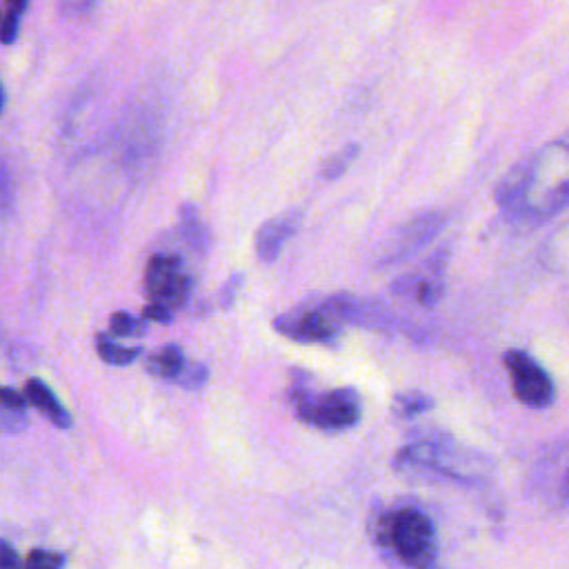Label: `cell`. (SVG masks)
I'll return each mask as SVG.
<instances>
[{
  "instance_id": "6da1fadb",
  "label": "cell",
  "mask_w": 569,
  "mask_h": 569,
  "mask_svg": "<svg viewBox=\"0 0 569 569\" xmlns=\"http://www.w3.org/2000/svg\"><path fill=\"white\" fill-rule=\"evenodd\" d=\"M529 189L516 223L547 221L569 207V145L552 143L529 156Z\"/></svg>"
},
{
  "instance_id": "7a4b0ae2",
  "label": "cell",
  "mask_w": 569,
  "mask_h": 569,
  "mask_svg": "<svg viewBox=\"0 0 569 569\" xmlns=\"http://www.w3.org/2000/svg\"><path fill=\"white\" fill-rule=\"evenodd\" d=\"M376 538L414 569H429L436 561L434 525L416 507H401L385 514L376 525Z\"/></svg>"
},
{
  "instance_id": "3957f363",
  "label": "cell",
  "mask_w": 569,
  "mask_h": 569,
  "mask_svg": "<svg viewBox=\"0 0 569 569\" xmlns=\"http://www.w3.org/2000/svg\"><path fill=\"white\" fill-rule=\"evenodd\" d=\"M289 398L305 423L321 429H345L356 425L361 418V398L349 387L314 394L307 385L298 383L292 387Z\"/></svg>"
},
{
  "instance_id": "277c9868",
  "label": "cell",
  "mask_w": 569,
  "mask_h": 569,
  "mask_svg": "<svg viewBox=\"0 0 569 569\" xmlns=\"http://www.w3.org/2000/svg\"><path fill=\"white\" fill-rule=\"evenodd\" d=\"M145 287L154 303H163L174 309L187 303L189 294H192V278L185 272L181 256L156 254L147 263Z\"/></svg>"
},
{
  "instance_id": "5b68a950",
  "label": "cell",
  "mask_w": 569,
  "mask_h": 569,
  "mask_svg": "<svg viewBox=\"0 0 569 569\" xmlns=\"http://www.w3.org/2000/svg\"><path fill=\"white\" fill-rule=\"evenodd\" d=\"M505 367L509 376H512L514 394L523 405L545 409L554 403L552 378L547 376L545 369L532 356L512 349V352L505 354Z\"/></svg>"
},
{
  "instance_id": "8992f818",
  "label": "cell",
  "mask_w": 569,
  "mask_h": 569,
  "mask_svg": "<svg viewBox=\"0 0 569 569\" xmlns=\"http://www.w3.org/2000/svg\"><path fill=\"white\" fill-rule=\"evenodd\" d=\"M338 323L341 321L323 303L316 309H296L278 316L274 327L278 334L298 343H332L338 336Z\"/></svg>"
},
{
  "instance_id": "52a82bcc",
  "label": "cell",
  "mask_w": 569,
  "mask_h": 569,
  "mask_svg": "<svg viewBox=\"0 0 569 569\" xmlns=\"http://www.w3.org/2000/svg\"><path fill=\"white\" fill-rule=\"evenodd\" d=\"M443 227H445V216L438 212H427L412 218V221L403 225L394 234L392 243H389V247L381 256V265H396L407 261L409 256L421 252L434 236H438Z\"/></svg>"
},
{
  "instance_id": "ba28073f",
  "label": "cell",
  "mask_w": 569,
  "mask_h": 569,
  "mask_svg": "<svg viewBox=\"0 0 569 569\" xmlns=\"http://www.w3.org/2000/svg\"><path fill=\"white\" fill-rule=\"evenodd\" d=\"M325 307L341 323H354V325H361L367 329H376V332H385V329L392 327V321H389L385 309L378 307L376 303L363 301V298H356L349 294H336L332 298H327Z\"/></svg>"
},
{
  "instance_id": "9c48e42d",
  "label": "cell",
  "mask_w": 569,
  "mask_h": 569,
  "mask_svg": "<svg viewBox=\"0 0 569 569\" xmlns=\"http://www.w3.org/2000/svg\"><path fill=\"white\" fill-rule=\"evenodd\" d=\"M301 225V212H285L276 218H269L267 223L256 232V254L263 263H274L281 254L283 245L296 234Z\"/></svg>"
},
{
  "instance_id": "30bf717a",
  "label": "cell",
  "mask_w": 569,
  "mask_h": 569,
  "mask_svg": "<svg viewBox=\"0 0 569 569\" xmlns=\"http://www.w3.org/2000/svg\"><path fill=\"white\" fill-rule=\"evenodd\" d=\"M23 394L27 396V401L32 403L38 412L45 414L54 425H58L61 429H67L72 425V418H69V414L65 412V407L58 403V398L54 396L52 389H49L41 378H29Z\"/></svg>"
},
{
  "instance_id": "8fae6325",
  "label": "cell",
  "mask_w": 569,
  "mask_h": 569,
  "mask_svg": "<svg viewBox=\"0 0 569 569\" xmlns=\"http://www.w3.org/2000/svg\"><path fill=\"white\" fill-rule=\"evenodd\" d=\"M181 229L185 241L189 243V247L194 249L198 254H205L209 247V232L207 227L203 225V218L198 214V209L194 203H183L181 205Z\"/></svg>"
},
{
  "instance_id": "7c38bea8",
  "label": "cell",
  "mask_w": 569,
  "mask_h": 569,
  "mask_svg": "<svg viewBox=\"0 0 569 569\" xmlns=\"http://www.w3.org/2000/svg\"><path fill=\"white\" fill-rule=\"evenodd\" d=\"M187 361L183 356V349L178 345H167L163 347L161 352H156L154 356H149L147 361V369L149 374L161 376V378H176L181 376V372L185 369Z\"/></svg>"
},
{
  "instance_id": "4fadbf2b",
  "label": "cell",
  "mask_w": 569,
  "mask_h": 569,
  "mask_svg": "<svg viewBox=\"0 0 569 569\" xmlns=\"http://www.w3.org/2000/svg\"><path fill=\"white\" fill-rule=\"evenodd\" d=\"M96 349H98V356H101L103 361L109 365H129L141 356V347H121V345H116L107 334L96 336Z\"/></svg>"
},
{
  "instance_id": "5bb4252c",
  "label": "cell",
  "mask_w": 569,
  "mask_h": 569,
  "mask_svg": "<svg viewBox=\"0 0 569 569\" xmlns=\"http://www.w3.org/2000/svg\"><path fill=\"white\" fill-rule=\"evenodd\" d=\"M358 154H361V145L352 143V145L338 149L336 154L329 156L321 167V174H323L325 181H338V178L347 172L349 165L356 161Z\"/></svg>"
},
{
  "instance_id": "9a60e30c",
  "label": "cell",
  "mask_w": 569,
  "mask_h": 569,
  "mask_svg": "<svg viewBox=\"0 0 569 569\" xmlns=\"http://www.w3.org/2000/svg\"><path fill=\"white\" fill-rule=\"evenodd\" d=\"M432 407V398L421 394V392H407V394H398L394 401V412L396 416L401 418H414L418 414L427 412Z\"/></svg>"
},
{
  "instance_id": "2e32d148",
  "label": "cell",
  "mask_w": 569,
  "mask_h": 569,
  "mask_svg": "<svg viewBox=\"0 0 569 569\" xmlns=\"http://www.w3.org/2000/svg\"><path fill=\"white\" fill-rule=\"evenodd\" d=\"M109 329H112L114 336L129 338V336H141L145 332V325L132 314L116 312L112 318H109Z\"/></svg>"
},
{
  "instance_id": "e0dca14e",
  "label": "cell",
  "mask_w": 569,
  "mask_h": 569,
  "mask_svg": "<svg viewBox=\"0 0 569 569\" xmlns=\"http://www.w3.org/2000/svg\"><path fill=\"white\" fill-rule=\"evenodd\" d=\"M63 563H65L63 554L47 552V549H34V552L29 554L23 569H61Z\"/></svg>"
},
{
  "instance_id": "ac0fdd59",
  "label": "cell",
  "mask_w": 569,
  "mask_h": 569,
  "mask_svg": "<svg viewBox=\"0 0 569 569\" xmlns=\"http://www.w3.org/2000/svg\"><path fill=\"white\" fill-rule=\"evenodd\" d=\"M209 378V369L203 363H187L176 383H181L185 389H201Z\"/></svg>"
},
{
  "instance_id": "d6986e66",
  "label": "cell",
  "mask_w": 569,
  "mask_h": 569,
  "mask_svg": "<svg viewBox=\"0 0 569 569\" xmlns=\"http://www.w3.org/2000/svg\"><path fill=\"white\" fill-rule=\"evenodd\" d=\"M241 287H243V274H232L227 278L225 285L221 287V296H218V303H221L223 309L234 305L236 294L241 292Z\"/></svg>"
},
{
  "instance_id": "ffe728a7",
  "label": "cell",
  "mask_w": 569,
  "mask_h": 569,
  "mask_svg": "<svg viewBox=\"0 0 569 569\" xmlns=\"http://www.w3.org/2000/svg\"><path fill=\"white\" fill-rule=\"evenodd\" d=\"M143 318L145 321H154V323H169L172 321V309L163 303H149L143 309Z\"/></svg>"
},
{
  "instance_id": "44dd1931",
  "label": "cell",
  "mask_w": 569,
  "mask_h": 569,
  "mask_svg": "<svg viewBox=\"0 0 569 569\" xmlns=\"http://www.w3.org/2000/svg\"><path fill=\"white\" fill-rule=\"evenodd\" d=\"M0 401H3L5 409H18V412H25V405L29 403L25 394H18L16 389L5 387L3 394H0Z\"/></svg>"
},
{
  "instance_id": "7402d4cb",
  "label": "cell",
  "mask_w": 569,
  "mask_h": 569,
  "mask_svg": "<svg viewBox=\"0 0 569 569\" xmlns=\"http://www.w3.org/2000/svg\"><path fill=\"white\" fill-rule=\"evenodd\" d=\"M18 29H21V16L5 14L3 18V43L12 45L18 36Z\"/></svg>"
},
{
  "instance_id": "603a6c76",
  "label": "cell",
  "mask_w": 569,
  "mask_h": 569,
  "mask_svg": "<svg viewBox=\"0 0 569 569\" xmlns=\"http://www.w3.org/2000/svg\"><path fill=\"white\" fill-rule=\"evenodd\" d=\"M3 425L7 432H18L27 425L25 421V412H18V409H5L3 407Z\"/></svg>"
},
{
  "instance_id": "cb8c5ba5",
  "label": "cell",
  "mask_w": 569,
  "mask_h": 569,
  "mask_svg": "<svg viewBox=\"0 0 569 569\" xmlns=\"http://www.w3.org/2000/svg\"><path fill=\"white\" fill-rule=\"evenodd\" d=\"M0 569H21V561H18L14 547L7 541L0 545Z\"/></svg>"
},
{
  "instance_id": "d4e9b609",
  "label": "cell",
  "mask_w": 569,
  "mask_h": 569,
  "mask_svg": "<svg viewBox=\"0 0 569 569\" xmlns=\"http://www.w3.org/2000/svg\"><path fill=\"white\" fill-rule=\"evenodd\" d=\"M27 5H29V0H5V7H7L5 14H14V16L23 18Z\"/></svg>"
},
{
  "instance_id": "484cf974",
  "label": "cell",
  "mask_w": 569,
  "mask_h": 569,
  "mask_svg": "<svg viewBox=\"0 0 569 569\" xmlns=\"http://www.w3.org/2000/svg\"><path fill=\"white\" fill-rule=\"evenodd\" d=\"M561 496L565 498V501H569V469H567V474L563 476V485H561Z\"/></svg>"
}]
</instances>
